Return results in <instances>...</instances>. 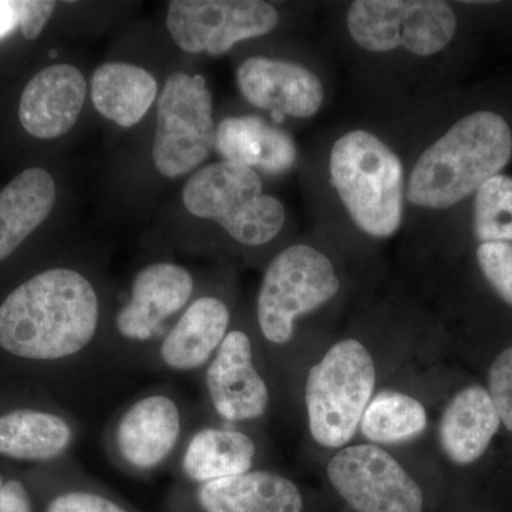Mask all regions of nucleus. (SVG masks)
Returning a JSON list of instances; mask_svg holds the SVG:
<instances>
[{
	"label": "nucleus",
	"mask_w": 512,
	"mask_h": 512,
	"mask_svg": "<svg viewBox=\"0 0 512 512\" xmlns=\"http://www.w3.org/2000/svg\"><path fill=\"white\" fill-rule=\"evenodd\" d=\"M99 316V298L89 279L73 269H49L0 305V346L23 359L73 356L92 342Z\"/></svg>",
	"instance_id": "f257e3e1"
},
{
	"label": "nucleus",
	"mask_w": 512,
	"mask_h": 512,
	"mask_svg": "<svg viewBox=\"0 0 512 512\" xmlns=\"http://www.w3.org/2000/svg\"><path fill=\"white\" fill-rule=\"evenodd\" d=\"M512 154V134L503 117L476 111L458 120L419 157L407 198L417 207L446 210L498 175Z\"/></svg>",
	"instance_id": "f03ea898"
},
{
	"label": "nucleus",
	"mask_w": 512,
	"mask_h": 512,
	"mask_svg": "<svg viewBox=\"0 0 512 512\" xmlns=\"http://www.w3.org/2000/svg\"><path fill=\"white\" fill-rule=\"evenodd\" d=\"M330 180L357 227L370 237H392L403 217V165L380 138L355 130L330 153Z\"/></svg>",
	"instance_id": "7ed1b4c3"
},
{
	"label": "nucleus",
	"mask_w": 512,
	"mask_h": 512,
	"mask_svg": "<svg viewBox=\"0 0 512 512\" xmlns=\"http://www.w3.org/2000/svg\"><path fill=\"white\" fill-rule=\"evenodd\" d=\"M187 211L202 220H214L239 244H268L285 224L281 201L262 192V181L252 168L220 161L201 168L185 184Z\"/></svg>",
	"instance_id": "20e7f679"
},
{
	"label": "nucleus",
	"mask_w": 512,
	"mask_h": 512,
	"mask_svg": "<svg viewBox=\"0 0 512 512\" xmlns=\"http://www.w3.org/2000/svg\"><path fill=\"white\" fill-rule=\"evenodd\" d=\"M375 383V363L359 340H342L328 350L306 380L309 429L316 443L339 448L352 440Z\"/></svg>",
	"instance_id": "39448f33"
},
{
	"label": "nucleus",
	"mask_w": 512,
	"mask_h": 512,
	"mask_svg": "<svg viewBox=\"0 0 512 512\" xmlns=\"http://www.w3.org/2000/svg\"><path fill=\"white\" fill-rule=\"evenodd\" d=\"M217 126L202 76L175 72L165 80L157 107L153 161L158 173L180 178L210 157Z\"/></svg>",
	"instance_id": "423d86ee"
},
{
	"label": "nucleus",
	"mask_w": 512,
	"mask_h": 512,
	"mask_svg": "<svg viewBox=\"0 0 512 512\" xmlns=\"http://www.w3.org/2000/svg\"><path fill=\"white\" fill-rule=\"evenodd\" d=\"M339 288L328 256L293 245L266 269L258 295L259 328L269 342L284 345L292 338L295 319L325 305Z\"/></svg>",
	"instance_id": "0eeeda50"
},
{
	"label": "nucleus",
	"mask_w": 512,
	"mask_h": 512,
	"mask_svg": "<svg viewBox=\"0 0 512 512\" xmlns=\"http://www.w3.org/2000/svg\"><path fill=\"white\" fill-rule=\"evenodd\" d=\"M348 28L369 52L403 47L416 56L441 52L457 32L453 9L436 0H357L350 5Z\"/></svg>",
	"instance_id": "6e6552de"
},
{
	"label": "nucleus",
	"mask_w": 512,
	"mask_h": 512,
	"mask_svg": "<svg viewBox=\"0 0 512 512\" xmlns=\"http://www.w3.org/2000/svg\"><path fill=\"white\" fill-rule=\"evenodd\" d=\"M274 6L259 0H173L167 28L187 53L222 56L235 43L268 35L278 26Z\"/></svg>",
	"instance_id": "1a4fd4ad"
},
{
	"label": "nucleus",
	"mask_w": 512,
	"mask_h": 512,
	"mask_svg": "<svg viewBox=\"0 0 512 512\" xmlns=\"http://www.w3.org/2000/svg\"><path fill=\"white\" fill-rule=\"evenodd\" d=\"M335 490L357 512H421L423 493L399 461L383 448H343L328 464Z\"/></svg>",
	"instance_id": "9d476101"
},
{
	"label": "nucleus",
	"mask_w": 512,
	"mask_h": 512,
	"mask_svg": "<svg viewBox=\"0 0 512 512\" xmlns=\"http://www.w3.org/2000/svg\"><path fill=\"white\" fill-rule=\"evenodd\" d=\"M237 83L242 96L259 109L279 116H315L323 103L322 83L298 63L251 57L241 64Z\"/></svg>",
	"instance_id": "9b49d317"
},
{
	"label": "nucleus",
	"mask_w": 512,
	"mask_h": 512,
	"mask_svg": "<svg viewBox=\"0 0 512 512\" xmlns=\"http://www.w3.org/2000/svg\"><path fill=\"white\" fill-rule=\"evenodd\" d=\"M86 94V79L76 66L52 64L26 84L19 103L20 124L40 140L62 137L79 120Z\"/></svg>",
	"instance_id": "f8f14e48"
},
{
	"label": "nucleus",
	"mask_w": 512,
	"mask_h": 512,
	"mask_svg": "<svg viewBox=\"0 0 512 512\" xmlns=\"http://www.w3.org/2000/svg\"><path fill=\"white\" fill-rule=\"evenodd\" d=\"M214 409L229 421L254 420L268 407L264 379L252 363L251 340L244 332H229L207 370Z\"/></svg>",
	"instance_id": "ddd939ff"
},
{
	"label": "nucleus",
	"mask_w": 512,
	"mask_h": 512,
	"mask_svg": "<svg viewBox=\"0 0 512 512\" xmlns=\"http://www.w3.org/2000/svg\"><path fill=\"white\" fill-rule=\"evenodd\" d=\"M192 292L194 281L183 266L148 265L134 278L130 302L117 316V329L130 340L151 339L165 319L190 301Z\"/></svg>",
	"instance_id": "4468645a"
},
{
	"label": "nucleus",
	"mask_w": 512,
	"mask_h": 512,
	"mask_svg": "<svg viewBox=\"0 0 512 512\" xmlns=\"http://www.w3.org/2000/svg\"><path fill=\"white\" fill-rule=\"evenodd\" d=\"M500 424V414L488 390L477 384L464 387L441 416L440 446L454 464L468 466L483 456Z\"/></svg>",
	"instance_id": "2eb2a0df"
},
{
	"label": "nucleus",
	"mask_w": 512,
	"mask_h": 512,
	"mask_svg": "<svg viewBox=\"0 0 512 512\" xmlns=\"http://www.w3.org/2000/svg\"><path fill=\"white\" fill-rule=\"evenodd\" d=\"M180 429V412L170 397H146L120 420L117 444L121 456L141 470L156 467L173 451Z\"/></svg>",
	"instance_id": "dca6fc26"
},
{
	"label": "nucleus",
	"mask_w": 512,
	"mask_h": 512,
	"mask_svg": "<svg viewBox=\"0 0 512 512\" xmlns=\"http://www.w3.org/2000/svg\"><path fill=\"white\" fill-rule=\"evenodd\" d=\"M215 148L224 161L275 175L291 170L298 157L288 134L255 116L222 120L217 126Z\"/></svg>",
	"instance_id": "f3484780"
},
{
	"label": "nucleus",
	"mask_w": 512,
	"mask_h": 512,
	"mask_svg": "<svg viewBox=\"0 0 512 512\" xmlns=\"http://www.w3.org/2000/svg\"><path fill=\"white\" fill-rule=\"evenodd\" d=\"M198 500L205 512H302L298 487L288 478L268 471L210 481Z\"/></svg>",
	"instance_id": "a211bd4d"
},
{
	"label": "nucleus",
	"mask_w": 512,
	"mask_h": 512,
	"mask_svg": "<svg viewBox=\"0 0 512 512\" xmlns=\"http://www.w3.org/2000/svg\"><path fill=\"white\" fill-rule=\"evenodd\" d=\"M56 184L39 167L28 168L0 191V261L43 224L55 207Z\"/></svg>",
	"instance_id": "6ab92c4d"
},
{
	"label": "nucleus",
	"mask_w": 512,
	"mask_h": 512,
	"mask_svg": "<svg viewBox=\"0 0 512 512\" xmlns=\"http://www.w3.org/2000/svg\"><path fill=\"white\" fill-rule=\"evenodd\" d=\"M156 77L130 63H104L92 77V101L104 119L120 127L143 120L157 99Z\"/></svg>",
	"instance_id": "aec40b11"
},
{
	"label": "nucleus",
	"mask_w": 512,
	"mask_h": 512,
	"mask_svg": "<svg viewBox=\"0 0 512 512\" xmlns=\"http://www.w3.org/2000/svg\"><path fill=\"white\" fill-rule=\"evenodd\" d=\"M229 311L217 298L205 296L192 303L161 345V359L175 370L204 365L227 336Z\"/></svg>",
	"instance_id": "412c9836"
},
{
	"label": "nucleus",
	"mask_w": 512,
	"mask_h": 512,
	"mask_svg": "<svg viewBox=\"0 0 512 512\" xmlns=\"http://www.w3.org/2000/svg\"><path fill=\"white\" fill-rule=\"evenodd\" d=\"M72 429L55 414L15 410L0 416V454L16 460H50L72 443Z\"/></svg>",
	"instance_id": "4be33fe9"
},
{
	"label": "nucleus",
	"mask_w": 512,
	"mask_h": 512,
	"mask_svg": "<svg viewBox=\"0 0 512 512\" xmlns=\"http://www.w3.org/2000/svg\"><path fill=\"white\" fill-rule=\"evenodd\" d=\"M254 457V441L244 433L205 429L192 437L183 467L191 480L210 483L248 473Z\"/></svg>",
	"instance_id": "5701e85b"
},
{
	"label": "nucleus",
	"mask_w": 512,
	"mask_h": 512,
	"mask_svg": "<svg viewBox=\"0 0 512 512\" xmlns=\"http://www.w3.org/2000/svg\"><path fill=\"white\" fill-rule=\"evenodd\" d=\"M427 413L414 397L397 392H380L367 404L360 429L376 444L409 441L426 430Z\"/></svg>",
	"instance_id": "b1692460"
},
{
	"label": "nucleus",
	"mask_w": 512,
	"mask_h": 512,
	"mask_svg": "<svg viewBox=\"0 0 512 512\" xmlns=\"http://www.w3.org/2000/svg\"><path fill=\"white\" fill-rule=\"evenodd\" d=\"M474 234L478 241L512 242V178L495 175L476 192Z\"/></svg>",
	"instance_id": "393cba45"
},
{
	"label": "nucleus",
	"mask_w": 512,
	"mask_h": 512,
	"mask_svg": "<svg viewBox=\"0 0 512 512\" xmlns=\"http://www.w3.org/2000/svg\"><path fill=\"white\" fill-rule=\"evenodd\" d=\"M477 261L488 284L508 305H512V244H481L477 249Z\"/></svg>",
	"instance_id": "a878e982"
},
{
	"label": "nucleus",
	"mask_w": 512,
	"mask_h": 512,
	"mask_svg": "<svg viewBox=\"0 0 512 512\" xmlns=\"http://www.w3.org/2000/svg\"><path fill=\"white\" fill-rule=\"evenodd\" d=\"M488 393L504 426L512 431V346L494 360L488 373Z\"/></svg>",
	"instance_id": "bb28decb"
},
{
	"label": "nucleus",
	"mask_w": 512,
	"mask_h": 512,
	"mask_svg": "<svg viewBox=\"0 0 512 512\" xmlns=\"http://www.w3.org/2000/svg\"><path fill=\"white\" fill-rule=\"evenodd\" d=\"M47 512H127L119 505L100 495L83 493H69L60 495L50 503Z\"/></svg>",
	"instance_id": "cd10ccee"
},
{
	"label": "nucleus",
	"mask_w": 512,
	"mask_h": 512,
	"mask_svg": "<svg viewBox=\"0 0 512 512\" xmlns=\"http://www.w3.org/2000/svg\"><path fill=\"white\" fill-rule=\"evenodd\" d=\"M19 28L28 40H35L45 29L46 23L52 18L56 2L49 0H20Z\"/></svg>",
	"instance_id": "c85d7f7f"
},
{
	"label": "nucleus",
	"mask_w": 512,
	"mask_h": 512,
	"mask_svg": "<svg viewBox=\"0 0 512 512\" xmlns=\"http://www.w3.org/2000/svg\"><path fill=\"white\" fill-rule=\"evenodd\" d=\"M0 512H30V498L25 485L15 480L3 485Z\"/></svg>",
	"instance_id": "c756f323"
},
{
	"label": "nucleus",
	"mask_w": 512,
	"mask_h": 512,
	"mask_svg": "<svg viewBox=\"0 0 512 512\" xmlns=\"http://www.w3.org/2000/svg\"><path fill=\"white\" fill-rule=\"evenodd\" d=\"M16 26H19L18 2L0 0V39L8 36Z\"/></svg>",
	"instance_id": "7c9ffc66"
},
{
	"label": "nucleus",
	"mask_w": 512,
	"mask_h": 512,
	"mask_svg": "<svg viewBox=\"0 0 512 512\" xmlns=\"http://www.w3.org/2000/svg\"><path fill=\"white\" fill-rule=\"evenodd\" d=\"M3 484H2V478H0V491H2Z\"/></svg>",
	"instance_id": "2f4dec72"
}]
</instances>
